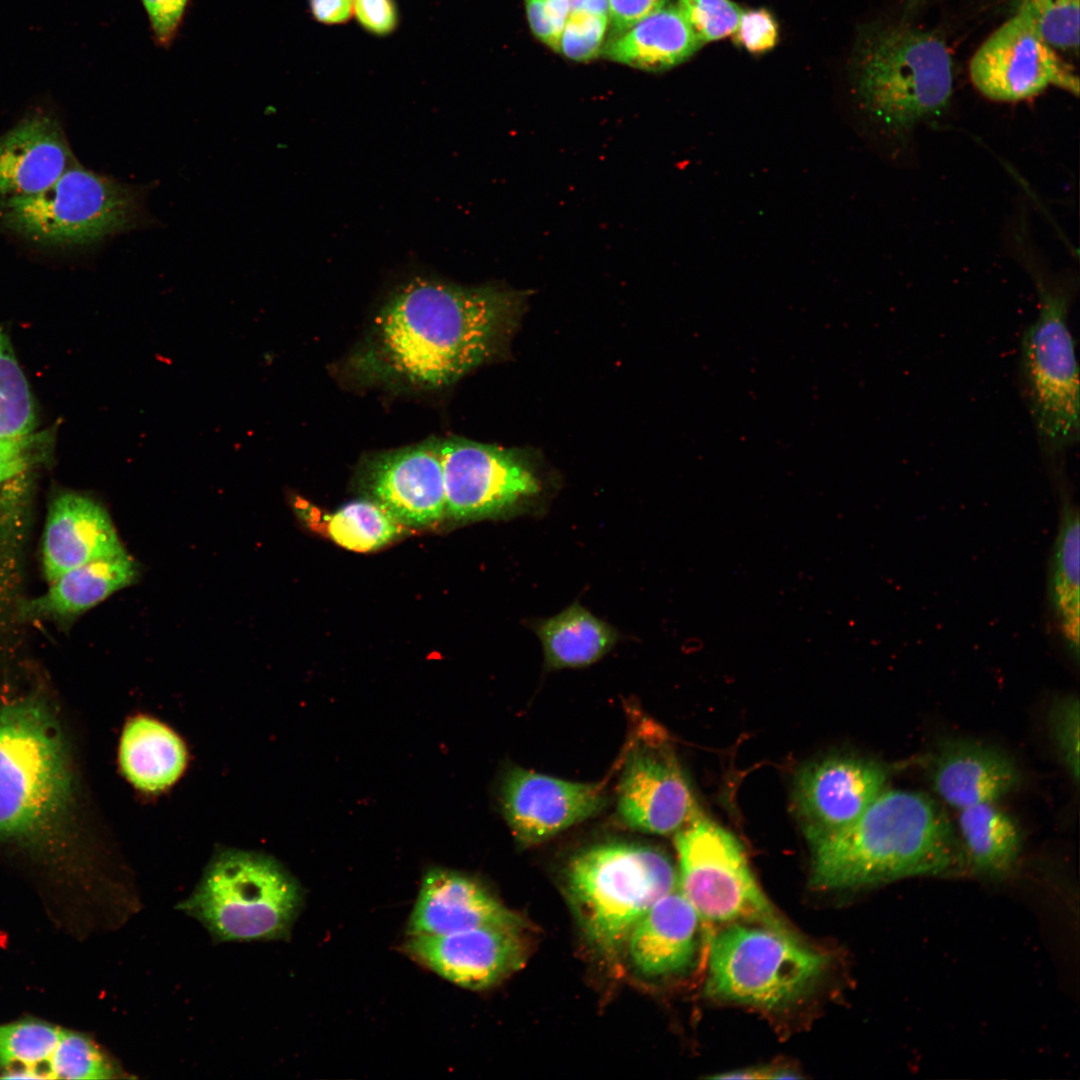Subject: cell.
Instances as JSON below:
<instances>
[{
  "instance_id": "obj_30",
  "label": "cell",
  "mask_w": 1080,
  "mask_h": 1080,
  "mask_svg": "<svg viewBox=\"0 0 1080 1080\" xmlns=\"http://www.w3.org/2000/svg\"><path fill=\"white\" fill-rule=\"evenodd\" d=\"M56 443L53 429L0 436V517L26 506L39 472L51 463Z\"/></svg>"
},
{
  "instance_id": "obj_46",
  "label": "cell",
  "mask_w": 1080,
  "mask_h": 1080,
  "mask_svg": "<svg viewBox=\"0 0 1080 1080\" xmlns=\"http://www.w3.org/2000/svg\"><path fill=\"white\" fill-rule=\"evenodd\" d=\"M581 11L608 16L607 0H570V12Z\"/></svg>"
},
{
  "instance_id": "obj_45",
  "label": "cell",
  "mask_w": 1080,
  "mask_h": 1080,
  "mask_svg": "<svg viewBox=\"0 0 1080 1080\" xmlns=\"http://www.w3.org/2000/svg\"><path fill=\"white\" fill-rule=\"evenodd\" d=\"M544 8L556 29L561 34L570 14V0H542Z\"/></svg>"
},
{
  "instance_id": "obj_22",
  "label": "cell",
  "mask_w": 1080,
  "mask_h": 1080,
  "mask_svg": "<svg viewBox=\"0 0 1080 1080\" xmlns=\"http://www.w3.org/2000/svg\"><path fill=\"white\" fill-rule=\"evenodd\" d=\"M700 920L677 884L631 930L626 945L633 965L648 977L687 970L696 956Z\"/></svg>"
},
{
  "instance_id": "obj_38",
  "label": "cell",
  "mask_w": 1080,
  "mask_h": 1080,
  "mask_svg": "<svg viewBox=\"0 0 1080 1080\" xmlns=\"http://www.w3.org/2000/svg\"><path fill=\"white\" fill-rule=\"evenodd\" d=\"M734 38L752 54H762L772 48L778 40V24L774 16L766 9L742 11Z\"/></svg>"
},
{
  "instance_id": "obj_28",
  "label": "cell",
  "mask_w": 1080,
  "mask_h": 1080,
  "mask_svg": "<svg viewBox=\"0 0 1080 1080\" xmlns=\"http://www.w3.org/2000/svg\"><path fill=\"white\" fill-rule=\"evenodd\" d=\"M958 836L961 854L976 873L1002 877L1014 868L1021 833L1015 820L996 803L959 810Z\"/></svg>"
},
{
  "instance_id": "obj_16",
  "label": "cell",
  "mask_w": 1080,
  "mask_h": 1080,
  "mask_svg": "<svg viewBox=\"0 0 1080 1080\" xmlns=\"http://www.w3.org/2000/svg\"><path fill=\"white\" fill-rule=\"evenodd\" d=\"M887 769L874 760L831 756L803 768L795 807L811 843L855 820L885 790Z\"/></svg>"
},
{
  "instance_id": "obj_2",
  "label": "cell",
  "mask_w": 1080,
  "mask_h": 1080,
  "mask_svg": "<svg viewBox=\"0 0 1080 1080\" xmlns=\"http://www.w3.org/2000/svg\"><path fill=\"white\" fill-rule=\"evenodd\" d=\"M816 888L850 889L938 875L963 861L956 831L931 796L883 790L851 823L812 843Z\"/></svg>"
},
{
  "instance_id": "obj_33",
  "label": "cell",
  "mask_w": 1080,
  "mask_h": 1080,
  "mask_svg": "<svg viewBox=\"0 0 1080 1080\" xmlns=\"http://www.w3.org/2000/svg\"><path fill=\"white\" fill-rule=\"evenodd\" d=\"M36 408L27 378L0 328V436L36 429Z\"/></svg>"
},
{
  "instance_id": "obj_12",
  "label": "cell",
  "mask_w": 1080,
  "mask_h": 1080,
  "mask_svg": "<svg viewBox=\"0 0 1080 1080\" xmlns=\"http://www.w3.org/2000/svg\"><path fill=\"white\" fill-rule=\"evenodd\" d=\"M617 813L629 828L656 835L678 832L699 813L664 731L641 719L633 730L617 789Z\"/></svg>"
},
{
  "instance_id": "obj_25",
  "label": "cell",
  "mask_w": 1080,
  "mask_h": 1080,
  "mask_svg": "<svg viewBox=\"0 0 1080 1080\" xmlns=\"http://www.w3.org/2000/svg\"><path fill=\"white\" fill-rule=\"evenodd\" d=\"M702 45L677 5H666L611 39L603 54L637 69L662 71L684 62Z\"/></svg>"
},
{
  "instance_id": "obj_6",
  "label": "cell",
  "mask_w": 1080,
  "mask_h": 1080,
  "mask_svg": "<svg viewBox=\"0 0 1080 1080\" xmlns=\"http://www.w3.org/2000/svg\"><path fill=\"white\" fill-rule=\"evenodd\" d=\"M565 876L586 936L606 955L619 952L644 913L677 886L664 852L633 842L586 848L569 861Z\"/></svg>"
},
{
  "instance_id": "obj_37",
  "label": "cell",
  "mask_w": 1080,
  "mask_h": 1080,
  "mask_svg": "<svg viewBox=\"0 0 1080 1080\" xmlns=\"http://www.w3.org/2000/svg\"><path fill=\"white\" fill-rule=\"evenodd\" d=\"M608 16L581 11L570 12L560 37L559 51L576 61H586L599 54Z\"/></svg>"
},
{
  "instance_id": "obj_40",
  "label": "cell",
  "mask_w": 1080,
  "mask_h": 1080,
  "mask_svg": "<svg viewBox=\"0 0 1080 1080\" xmlns=\"http://www.w3.org/2000/svg\"><path fill=\"white\" fill-rule=\"evenodd\" d=\"M608 20H610L616 35H620L653 14L662 9L668 0H607Z\"/></svg>"
},
{
  "instance_id": "obj_13",
  "label": "cell",
  "mask_w": 1080,
  "mask_h": 1080,
  "mask_svg": "<svg viewBox=\"0 0 1080 1080\" xmlns=\"http://www.w3.org/2000/svg\"><path fill=\"white\" fill-rule=\"evenodd\" d=\"M969 75L984 97L998 102L1025 100L1049 86L1079 95V79L1072 66L1017 14L976 50Z\"/></svg>"
},
{
  "instance_id": "obj_26",
  "label": "cell",
  "mask_w": 1080,
  "mask_h": 1080,
  "mask_svg": "<svg viewBox=\"0 0 1080 1080\" xmlns=\"http://www.w3.org/2000/svg\"><path fill=\"white\" fill-rule=\"evenodd\" d=\"M530 627L542 645L544 664L549 670L590 666L620 639L614 626L578 601L551 617L533 620Z\"/></svg>"
},
{
  "instance_id": "obj_19",
  "label": "cell",
  "mask_w": 1080,
  "mask_h": 1080,
  "mask_svg": "<svg viewBox=\"0 0 1080 1080\" xmlns=\"http://www.w3.org/2000/svg\"><path fill=\"white\" fill-rule=\"evenodd\" d=\"M76 163L55 114L33 109L0 136V198L41 192Z\"/></svg>"
},
{
  "instance_id": "obj_47",
  "label": "cell",
  "mask_w": 1080,
  "mask_h": 1080,
  "mask_svg": "<svg viewBox=\"0 0 1080 1080\" xmlns=\"http://www.w3.org/2000/svg\"><path fill=\"white\" fill-rule=\"evenodd\" d=\"M926 2V0H906L905 9L908 13L917 11Z\"/></svg>"
},
{
  "instance_id": "obj_8",
  "label": "cell",
  "mask_w": 1080,
  "mask_h": 1080,
  "mask_svg": "<svg viewBox=\"0 0 1080 1080\" xmlns=\"http://www.w3.org/2000/svg\"><path fill=\"white\" fill-rule=\"evenodd\" d=\"M1038 290V315L1020 341L1018 382L1041 454L1056 466L1079 440L1078 365L1068 326L1072 292L1040 282Z\"/></svg>"
},
{
  "instance_id": "obj_5",
  "label": "cell",
  "mask_w": 1080,
  "mask_h": 1080,
  "mask_svg": "<svg viewBox=\"0 0 1080 1080\" xmlns=\"http://www.w3.org/2000/svg\"><path fill=\"white\" fill-rule=\"evenodd\" d=\"M146 194L77 162L41 192L0 198V227L41 246L91 247L150 225Z\"/></svg>"
},
{
  "instance_id": "obj_43",
  "label": "cell",
  "mask_w": 1080,
  "mask_h": 1080,
  "mask_svg": "<svg viewBox=\"0 0 1080 1080\" xmlns=\"http://www.w3.org/2000/svg\"><path fill=\"white\" fill-rule=\"evenodd\" d=\"M316 20L324 24H341L353 13L354 0H309Z\"/></svg>"
},
{
  "instance_id": "obj_36",
  "label": "cell",
  "mask_w": 1080,
  "mask_h": 1080,
  "mask_svg": "<svg viewBox=\"0 0 1080 1080\" xmlns=\"http://www.w3.org/2000/svg\"><path fill=\"white\" fill-rule=\"evenodd\" d=\"M1080 704L1075 695L1059 697L1049 712V727L1056 750L1075 783L1079 780Z\"/></svg>"
},
{
  "instance_id": "obj_21",
  "label": "cell",
  "mask_w": 1080,
  "mask_h": 1080,
  "mask_svg": "<svg viewBox=\"0 0 1080 1080\" xmlns=\"http://www.w3.org/2000/svg\"><path fill=\"white\" fill-rule=\"evenodd\" d=\"M928 768L934 792L958 811L996 803L1021 781L1018 767L1005 753L966 739L944 741L932 755Z\"/></svg>"
},
{
  "instance_id": "obj_9",
  "label": "cell",
  "mask_w": 1080,
  "mask_h": 1080,
  "mask_svg": "<svg viewBox=\"0 0 1080 1080\" xmlns=\"http://www.w3.org/2000/svg\"><path fill=\"white\" fill-rule=\"evenodd\" d=\"M827 963L793 930L732 923L712 939L705 991L718 1000L776 1009L808 992Z\"/></svg>"
},
{
  "instance_id": "obj_34",
  "label": "cell",
  "mask_w": 1080,
  "mask_h": 1080,
  "mask_svg": "<svg viewBox=\"0 0 1080 1080\" xmlns=\"http://www.w3.org/2000/svg\"><path fill=\"white\" fill-rule=\"evenodd\" d=\"M1080 0H1015V13L1024 17L1055 50H1079Z\"/></svg>"
},
{
  "instance_id": "obj_11",
  "label": "cell",
  "mask_w": 1080,
  "mask_h": 1080,
  "mask_svg": "<svg viewBox=\"0 0 1080 1080\" xmlns=\"http://www.w3.org/2000/svg\"><path fill=\"white\" fill-rule=\"evenodd\" d=\"M446 516L460 522L537 513L542 483L519 453L453 437L439 439Z\"/></svg>"
},
{
  "instance_id": "obj_18",
  "label": "cell",
  "mask_w": 1080,
  "mask_h": 1080,
  "mask_svg": "<svg viewBox=\"0 0 1080 1080\" xmlns=\"http://www.w3.org/2000/svg\"><path fill=\"white\" fill-rule=\"evenodd\" d=\"M125 550L107 509L95 497L61 490L51 498L41 549L47 583L72 568Z\"/></svg>"
},
{
  "instance_id": "obj_20",
  "label": "cell",
  "mask_w": 1080,
  "mask_h": 1080,
  "mask_svg": "<svg viewBox=\"0 0 1080 1080\" xmlns=\"http://www.w3.org/2000/svg\"><path fill=\"white\" fill-rule=\"evenodd\" d=\"M494 923H521L478 880L431 868L423 877L409 918V936L446 935Z\"/></svg>"
},
{
  "instance_id": "obj_35",
  "label": "cell",
  "mask_w": 1080,
  "mask_h": 1080,
  "mask_svg": "<svg viewBox=\"0 0 1080 1080\" xmlns=\"http://www.w3.org/2000/svg\"><path fill=\"white\" fill-rule=\"evenodd\" d=\"M677 7L703 44L733 34L742 13L731 0H678Z\"/></svg>"
},
{
  "instance_id": "obj_42",
  "label": "cell",
  "mask_w": 1080,
  "mask_h": 1080,
  "mask_svg": "<svg viewBox=\"0 0 1080 1080\" xmlns=\"http://www.w3.org/2000/svg\"><path fill=\"white\" fill-rule=\"evenodd\" d=\"M527 18L533 33L555 51H559L561 34L545 11L542 0H525Z\"/></svg>"
},
{
  "instance_id": "obj_10",
  "label": "cell",
  "mask_w": 1080,
  "mask_h": 1080,
  "mask_svg": "<svg viewBox=\"0 0 1080 1080\" xmlns=\"http://www.w3.org/2000/svg\"><path fill=\"white\" fill-rule=\"evenodd\" d=\"M675 847L678 888L700 919L792 930L756 882L742 846L724 828L699 814L675 833Z\"/></svg>"
},
{
  "instance_id": "obj_29",
  "label": "cell",
  "mask_w": 1080,
  "mask_h": 1080,
  "mask_svg": "<svg viewBox=\"0 0 1080 1080\" xmlns=\"http://www.w3.org/2000/svg\"><path fill=\"white\" fill-rule=\"evenodd\" d=\"M294 505L310 527L356 552L379 549L399 536L404 527L371 499L352 501L323 515L304 502Z\"/></svg>"
},
{
  "instance_id": "obj_32",
  "label": "cell",
  "mask_w": 1080,
  "mask_h": 1080,
  "mask_svg": "<svg viewBox=\"0 0 1080 1080\" xmlns=\"http://www.w3.org/2000/svg\"><path fill=\"white\" fill-rule=\"evenodd\" d=\"M125 1071L88 1034L63 1029L50 1059L47 1079H118Z\"/></svg>"
},
{
  "instance_id": "obj_7",
  "label": "cell",
  "mask_w": 1080,
  "mask_h": 1080,
  "mask_svg": "<svg viewBox=\"0 0 1080 1080\" xmlns=\"http://www.w3.org/2000/svg\"><path fill=\"white\" fill-rule=\"evenodd\" d=\"M302 904L300 887L273 857L223 850L212 858L192 895L179 908L219 942L281 939Z\"/></svg>"
},
{
  "instance_id": "obj_3",
  "label": "cell",
  "mask_w": 1080,
  "mask_h": 1080,
  "mask_svg": "<svg viewBox=\"0 0 1080 1080\" xmlns=\"http://www.w3.org/2000/svg\"><path fill=\"white\" fill-rule=\"evenodd\" d=\"M75 781L54 712L38 698L0 702V841L56 856L73 835Z\"/></svg>"
},
{
  "instance_id": "obj_31",
  "label": "cell",
  "mask_w": 1080,
  "mask_h": 1080,
  "mask_svg": "<svg viewBox=\"0 0 1080 1080\" xmlns=\"http://www.w3.org/2000/svg\"><path fill=\"white\" fill-rule=\"evenodd\" d=\"M63 1029L31 1016L0 1024V1078L47 1079Z\"/></svg>"
},
{
  "instance_id": "obj_17",
  "label": "cell",
  "mask_w": 1080,
  "mask_h": 1080,
  "mask_svg": "<svg viewBox=\"0 0 1080 1080\" xmlns=\"http://www.w3.org/2000/svg\"><path fill=\"white\" fill-rule=\"evenodd\" d=\"M362 480L370 499L403 526H426L446 516L439 439L374 456Z\"/></svg>"
},
{
  "instance_id": "obj_24",
  "label": "cell",
  "mask_w": 1080,
  "mask_h": 1080,
  "mask_svg": "<svg viewBox=\"0 0 1080 1080\" xmlns=\"http://www.w3.org/2000/svg\"><path fill=\"white\" fill-rule=\"evenodd\" d=\"M123 775L137 790H166L184 773L188 753L181 737L163 722L147 715L127 721L119 742Z\"/></svg>"
},
{
  "instance_id": "obj_15",
  "label": "cell",
  "mask_w": 1080,
  "mask_h": 1080,
  "mask_svg": "<svg viewBox=\"0 0 1080 1080\" xmlns=\"http://www.w3.org/2000/svg\"><path fill=\"white\" fill-rule=\"evenodd\" d=\"M603 786L559 779L523 768L504 776L500 801L516 840L541 843L597 815L606 805Z\"/></svg>"
},
{
  "instance_id": "obj_4",
  "label": "cell",
  "mask_w": 1080,
  "mask_h": 1080,
  "mask_svg": "<svg viewBox=\"0 0 1080 1080\" xmlns=\"http://www.w3.org/2000/svg\"><path fill=\"white\" fill-rule=\"evenodd\" d=\"M853 74L862 110L897 139L945 112L953 93V60L945 41L906 23L868 30L857 47Z\"/></svg>"
},
{
  "instance_id": "obj_41",
  "label": "cell",
  "mask_w": 1080,
  "mask_h": 1080,
  "mask_svg": "<svg viewBox=\"0 0 1080 1080\" xmlns=\"http://www.w3.org/2000/svg\"><path fill=\"white\" fill-rule=\"evenodd\" d=\"M153 31L161 43H168L182 17L187 0H142Z\"/></svg>"
},
{
  "instance_id": "obj_1",
  "label": "cell",
  "mask_w": 1080,
  "mask_h": 1080,
  "mask_svg": "<svg viewBox=\"0 0 1080 1080\" xmlns=\"http://www.w3.org/2000/svg\"><path fill=\"white\" fill-rule=\"evenodd\" d=\"M524 299L522 292L496 285L415 277L379 310L356 368L375 380L448 386L496 352Z\"/></svg>"
},
{
  "instance_id": "obj_14",
  "label": "cell",
  "mask_w": 1080,
  "mask_h": 1080,
  "mask_svg": "<svg viewBox=\"0 0 1080 1080\" xmlns=\"http://www.w3.org/2000/svg\"><path fill=\"white\" fill-rule=\"evenodd\" d=\"M404 950L450 982L482 990L519 969L527 947L521 923H494L446 935L409 936Z\"/></svg>"
},
{
  "instance_id": "obj_39",
  "label": "cell",
  "mask_w": 1080,
  "mask_h": 1080,
  "mask_svg": "<svg viewBox=\"0 0 1080 1080\" xmlns=\"http://www.w3.org/2000/svg\"><path fill=\"white\" fill-rule=\"evenodd\" d=\"M353 12L359 23L376 35L392 32L398 21L393 0H354Z\"/></svg>"
},
{
  "instance_id": "obj_23",
  "label": "cell",
  "mask_w": 1080,
  "mask_h": 1080,
  "mask_svg": "<svg viewBox=\"0 0 1080 1080\" xmlns=\"http://www.w3.org/2000/svg\"><path fill=\"white\" fill-rule=\"evenodd\" d=\"M139 577L137 560L125 550L64 572L48 582L44 593L22 601L18 615L30 621L71 622Z\"/></svg>"
},
{
  "instance_id": "obj_44",
  "label": "cell",
  "mask_w": 1080,
  "mask_h": 1080,
  "mask_svg": "<svg viewBox=\"0 0 1080 1080\" xmlns=\"http://www.w3.org/2000/svg\"><path fill=\"white\" fill-rule=\"evenodd\" d=\"M801 1075L786 1065L749 1067L712 1076L714 1079H797Z\"/></svg>"
},
{
  "instance_id": "obj_27",
  "label": "cell",
  "mask_w": 1080,
  "mask_h": 1080,
  "mask_svg": "<svg viewBox=\"0 0 1080 1080\" xmlns=\"http://www.w3.org/2000/svg\"><path fill=\"white\" fill-rule=\"evenodd\" d=\"M1079 512L1063 497L1058 531L1049 560L1050 616L1067 655L1079 662Z\"/></svg>"
}]
</instances>
